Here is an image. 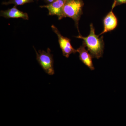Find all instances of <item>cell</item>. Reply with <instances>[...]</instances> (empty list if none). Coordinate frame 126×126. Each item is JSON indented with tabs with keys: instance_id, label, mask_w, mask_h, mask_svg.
Masks as SVG:
<instances>
[{
	"instance_id": "obj_9",
	"label": "cell",
	"mask_w": 126,
	"mask_h": 126,
	"mask_svg": "<svg viewBox=\"0 0 126 126\" xmlns=\"http://www.w3.org/2000/svg\"><path fill=\"white\" fill-rule=\"evenodd\" d=\"M34 0H10L8 1L2 2V5H8L13 4L15 5H22L27 3L33 2Z\"/></svg>"
},
{
	"instance_id": "obj_2",
	"label": "cell",
	"mask_w": 126,
	"mask_h": 126,
	"mask_svg": "<svg viewBox=\"0 0 126 126\" xmlns=\"http://www.w3.org/2000/svg\"><path fill=\"white\" fill-rule=\"evenodd\" d=\"M84 5L83 0H65L63 7L64 18L69 17L74 21L79 33V21L83 14V8Z\"/></svg>"
},
{
	"instance_id": "obj_7",
	"label": "cell",
	"mask_w": 126,
	"mask_h": 126,
	"mask_svg": "<svg viewBox=\"0 0 126 126\" xmlns=\"http://www.w3.org/2000/svg\"><path fill=\"white\" fill-rule=\"evenodd\" d=\"M86 47L84 44L82 45L77 49V52L79 54V60L84 64L90 70H94V67L93 64L92 56L89 53L88 50L86 48Z\"/></svg>"
},
{
	"instance_id": "obj_4",
	"label": "cell",
	"mask_w": 126,
	"mask_h": 126,
	"mask_svg": "<svg viewBox=\"0 0 126 126\" xmlns=\"http://www.w3.org/2000/svg\"><path fill=\"white\" fill-rule=\"evenodd\" d=\"M51 27L52 30L58 36L59 44L63 55L66 58H68L70 54L76 53L77 52V50L72 46L70 39L62 35L55 26L52 25Z\"/></svg>"
},
{
	"instance_id": "obj_5",
	"label": "cell",
	"mask_w": 126,
	"mask_h": 126,
	"mask_svg": "<svg viewBox=\"0 0 126 126\" xmlns=\"http://www.w3.org/2000/svg\"><path fill=\"white\" fill-rule=\"evenodd\" d=\"M65 1V0H56L48 4L41 6L40 7L46 8L49 15L57 16L59 20H61L64 18L63 10Z\"/></svg>"
},
{
	"instance_id": "obj_1",
	"label": "cell",
	"mask_w": 126,
	"mask_h": 126,
	"mask_svg": "<svg viewBox=\"0 0 126 126\" xmlns=\"http://www.w3.org/2000/svg\"><path fill=\"white\" fill-rule=\"evenodd\" d=\"M90 32L87 36H83L79 34L76 36L77 38L83 40L84 45L92 56L93 58L98 59L102 57L104 48L103 36L99 37L95 34V29L92 23L90 25Z\"/></svg>"
},
{
	"instance_id": "obj_8",
	"label": "cell",
	"mask_w": 126,
	"mask_h": 126,
	"mask_svg": "<svg viewBox=\"0 0 126 126\" xmlns=\"http://www.w3.org/2000/svg\"><path fill=\"white\" fill-rule=\"evenodd\" d=\"M0 15L6 18H22L26 20L29 19V16L27 13L20 11L15 5L11 9L1 11Z\"/></svg>"
},
{
	"instance_id": "obj_3",
	"label": "cell",
	"mask_w": 126,
	"mask_h": 126,
	"mask_svg": "<svg viewBox=\"0 0 126 126\" xmlns=\"http://www.w3.org/2000/svg\"><path fill=\"white\" fill-rule=\"evenodd\" d=\"M34 49L36 53V60L41 67L47 74L53 75L55 73L54 59L50 49L48 48L47 51L39 50L38 52L35 48Z\"/></svg>"
},
{
	"instance_id": "obj_10",
	"label": "cell",
	"mask_w": 126,
	"mask_h": 126,
	"mask_svg": "<svg viewBox=\"0 0 126 126\" xmlns=\"http://www.w3.org/2000/svg\"><path fill=\"white\" fill-rule=\"evenodd\" d=\"M123 4H126V0H114L112 9H113L116 6Z\"/></svg>"
},
{
	"instance_id": "obj_6",
	"label": "cell",
	"mask_w": 126,
	"mask_h": 126,
	"mask_svg": "<svg viewBox=\"0 0 126 126\" xmlns=\"http://www.w3.org/2000/svg\"><path fill=\"white\" fill-rule=\"evenodd\" d=\"M113 9L107 14L103 19V30L98 35L100 36L108 32L112 31L117 27L118 21L117 17L113 12Z\"/></svg>"
},
{
	"instance_id": "obj_11",
	"label": "cell",
	"mask_w": 126,
	"mask_h": 126,
	"mask_svg": "<svg viewBox=\"0 0 126 126\" xmlns=\"http://www.w3.org/2000/svg\"><path fill=\"white\" fill-rule=\"evenodd\" d=\"M47 2H48L49 3H52V2H54L56 0H46Z\"/></svg>"
}]
</instances>
